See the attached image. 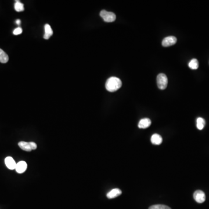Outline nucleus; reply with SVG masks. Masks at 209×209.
Instances as JSON below:
<instances>
[{"label": "nucleus", "instance_id": "9b49d317", "mask_svg": "<svg viewBox=\"0 0 209 209\" xmlns=\"http://www.w3.org/2000/svg\"><path fill=\"white\" fill-rule=\"evenodd\" d=\"M44 29H45V34L44 35V39H49L53 34L52 28L48 24H46L44 27Z\"/></svg>", "mask_w": 209, "mask_h": 209}, {"label": "nucleus", "instance_id": "423d86ee", "mask_svg": "<svg viewBox=\"0 0 209 209\" xmlns=\"http://www.w3.org/2000/svg\"><path fill=\"white\" fill-rule=\"evenodd\" d=\"M5 163L7 167L10 170H15L16 163L12 157L8 156L5 159Z\"/></svg>", "mask_w": 209, "mask_h": 209}, {"label": "nucleus", "instance_id": "dca6fc26", "mask_svg": "<svg viewBox=\"0 0 209 209\" xmlns=\"http://www.w3.org/2000/svg\"><path fill=\"white\" fill-rule=\"evenodd\" d=\"M15 9L17 12H22L24 11V5L19 1H16L15 4Z\"/></svg>", "mask_w": 209, "mask_h": 209}, {"label": "nucleus", "instance_id": "6e6552de", "mask_svg": "<svg viewBox=\"0 0 209 209\" xmlns=\"http://www.w3.org/2000/svg\"><path fill=\"white\" fill-rule=\"evenodd\" d=\"M122 193V192L120 189L115 188V189L111 190V191H109L107 194L106 196L108 199H113V198H115L116 197L121 195Z\"/></svg>", "mask_w": 209, "mask_h": 209}, {"label": "nucleus", "instance_id": "0eeeda50", "mask_svg": "<svg viewBox=\"0 0 209 209\" xmlns=\"http://www.w3.org/2000/svg\"><path fill=\"white\" fill-rule=\"evenodd\" d=\"M27 168V164L25 161H20L16 164L15 170L17 173L22 174L23 173Z\"/></svg>", "mask_w": 209, "mask_h": 209}, {"label": "nucleus", "instance_id": "f8f14e48", "mask_svg": "<svg viewBox=\"0 0 209 209\" xmlns=\"http://www.w3.org/2000/svg\"><path fill=\"white\" fill-rule=\"evenodd\" d=\"M18 145L22 149L26 152H30L31 150H32L31 149L29 142H27L25 141H20L19 142Z\"/></svg>", "mask_w": 209, "mask_h": 209}, {"label": "nucleus", "instance_id": "aec40b11", "mask_svg": "<svg viewBox=\"0 0 209 209\" xmlns=\"http://www.w3.org/2000/svg\"><path fill=\"white\" fill-rule=\"evenodd\" d=\"M16 23H17L18 25H20V20L19 19L17 20H16Z\"/></svg>", "mask_w": 209, "mask_h": 209}, {"label": "nucleus", "instance_id": "ddd939ff", "mask_svg": "<svg viewBox=\"0 0 209 209\" xmlns=\"http://www.w3.org/2000/svg\"><path fill=\"white\" fill-rule=\"evenodd\" d=\"M9 60V57L5 52L0 48V62L5 63Z\"/></svg>", "mask_w": 209, "mask_h": 209}, {"label": "nucleus", "instance_id": "4468645a", "mask_svg": "<svg viewBox=\"0 0 209 209\" xmlns=\"http://www.w3.org/2000/svg\"><path fill=\"white\" fill-rule=\"evenodd\" d=\"M205 120L202 118H198L196 120V126L198 130H202L205 126Z\"/></svg>", "mask_w": 209, "mask_h": 209}, {"label": "nucleus", "instance_id": "f03ea898", "mask_svg": "<svg viewBox=\"0 0 209 209\" xmlns=\"http://www.w3.org/2000/svg\"><path fill=\"white\" fill-rule=\"evenodd\" d=\"M157 84L159 89L163 90L166 88L168 84V78L163 73L159 74L157 77Z\"/></svg>", "mask_w": 209, "mask_h": 209}, {"label": "nucleus", "instance_id": "39448f33", "mask_svg": "<svg viewBox=\"0 0 209 209\" xmlns=\"http://www.w3.org/2000/svg\"><path fill=\"white\" fill-rule=\"evenodd\" d=\"M177 41L176 37L174 36H169L164 38L162 41V46L167 47L174 45Z\"/></svg>", "mask_w": 209, "mask_h": 209}, {"label": "nucleus", "instance_id": "a211bd4d", "mask_svg": "<svg viewBox=\"0 0 209 209\" xmlns=\"http://www.w3.org/2000/svg\"><path fill=\"white\" fill-rule=\"evenodd\" d=\"M22 33V29L20 27H18L13 30V34L15 35H19Z\"/></svg>", "mask_w": 209, "mask_h": 209}, {"label": "nucleus", "instance_id": "9d476101", "mask_svg": "<svg viewBox=\"0 0 209 209\" xmlns=\"http://www.w3.org/2000/svg\"><path fill=\"white\" fill-rule=\"evenodd\" d=\"M151 142L153 145H159L162 144L163 141V138L161 135H160L158 134H154L153 135H152L151 139H150Z\"/></svg>", "mask_w": 209, "mask_h": 209}, {"label": "nucleus", "instance_id": "20e7f679", "mask_svg": "<svg viewBox=\"0 0 209 209\" xmlns=\"http://www.w3.org/2000/svg\"><path fill=\"white\" fill-rule=\"evenodd\" d=\"M194 198L196 202L202 203L206 200V195L202 190H197L194 194Z\"/></svg>", "mask_w": 209, "mask_h": 209}, {"label": "nucleus", "instance_id": "f257e3e1", "mask_svg": "<svg viewBox=\"0 0 209 209\" xmlns=\"http://www.w3.org/2000/svg\"><path fill=\"white\" fill-rule=\"evenodd\" d=\"M122 85V81L116 77H111L108 78L106 82V89L109 92L116 91Z\"/></svg>", "mask_w": 209, "mask_h": 209}, {"label": "nucleus", "instance_id": "1a4fd4ad", "mask_svg": "<svg viewBox=\"0 0 209 209\" xmlns=\"http://www.w3.org/2000/svg\"><path fill=\"white\" fill-rule=\"evenodd\" d=\"M150 124L151 121L150 119L148 118H144L139 121L138 126L139 128H146L150 126Z\"/></svg>", "mask_w": 209, "mask_h": 209}, {"label": "nucleus", "instance_id": "6ab92c4d", "mask_svg": "<svg viewBox=\"0 0 209 209\" xmlns=\"http://www.w3.org/2000/svg\"><path fill=\"white\" fill-rule=\"evenodd\" d=\"M29 143H30V145L32 150H35L36 149H37V145L35 142H29Z\"/></svg>", "mask_w": 209, "mask_h": 209}, {"label": "nucleus", "instance_id": "f3484780", "mask_svg": "<svg viewBox=\"0 0 209 209\" xmlns=\"http://www.w3.org/2000/svg\"><path fill=\"white\" fill-rule=\"evenodd\" d=\"M149 209H171L170 207L163 204H156L151 206Z\"/></svg>", "mask_w": 209, "mask_h": 209}, {"label": "nucleus", "instance_id": "2eb2a0df", "mask_svg": "<svg viewBox=\"0 0 209 209\" xmlns=\"http://www.w3.org/2000/svg\"><path fill=\"white\" fill-rule=\"evenodd\" d=\"M188 66L190 67V68L191 69H193V70H196L198 67H199V62H198V60L196 59H192L189 63L188 64Z\"/></svg>", "mask_w": 209, "mask_h": 209}, {"label": "nucleus", "instance_id": "7ed1b4c3", "mask_svg": "<svg viewBox=\"0 0 209 209\" xmlns=\"http://www.w3.org/2000/svg\"><path fill=\"white\" fill-rule=\"evenodd\" d=\"M100 16L105 22H113L116 19V16L115 13L105 10L101 11Z\"/></svg>", "mask_w": 209, "mask_h": 209}]
</instances>
